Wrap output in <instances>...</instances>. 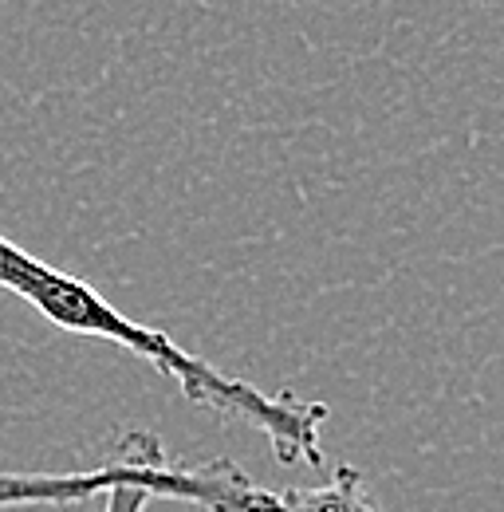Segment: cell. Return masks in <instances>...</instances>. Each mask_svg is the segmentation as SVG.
<instances>
[{
    "label": "cell",
    "instance_id": "1",
    "mask_svg": "<svg viewBox=\"0 0 504 512\" xmlns=\"http://www.w3.org/2000/svg\"><path fill=\"white\" fill-rule=\"evenodd\" d=\"M0 292L24 300L32 312H40L67 335L103 339L130 351L158 375L174 379L189 406L260 434L280 465H304V469L323 465V426L331 418L327 402H308L292 390H260L249 379L225 375L201 355L178 347L174 335L126 316L87 280L48 264L44 256L28 253L4 233H0Z\"/></svg>",
    "mask_w": 504,
    "mask_h": 512
},
{
    "label": "cell",
    "instance_id": "2",
    "mask_svg": "<svg viewBox=\"0 0 504 512\" xmlns=\"http://www.w3.org/2000/svg\"><path fill=\"white\" fill-rule=\"evenodd\" d=\"M115 485H142L205 512H280V493L256 485L237 461H174L150 430L123 434L103 465L79 473H0V509H79Z\"/></svg>",
    "mask_w": 504,
    "mask_h": 512
},
{
    "label": "cell",
    "instance_id": "3",
    "mask_svg": "<svg viewBox=\"0 0 504 512\" xmlns=\"http://www.w3.org/2000/svg\"><path fill=\"white\" fill-rule=\"evenodd\" d=\"M280 512H378L355 465H335L323 485H292L280 493Z\"/></svg>",
    "mask_w": 504,
    "mask_h": 512
},
{
    "label": "cell",
    "instance_id": "4",
    "mask_svg": "<svg viewBox=\"0 0 504 512\" xmlns=\"http://www.w3.org/2000/svg\"><path fill=\"white\" fill-rule=\"evenodd\" d=\"M150 501H154V493L142 485H115L103 497V512H146Z\"/></svg>",
    "mask_w": 504,
    "mask_h": 512
}]
</instances>
